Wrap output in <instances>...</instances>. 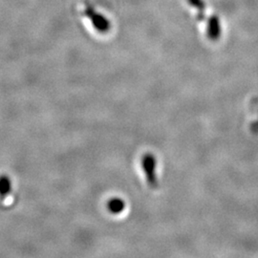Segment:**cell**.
<instances>
[{
	"label": "cell",
	"instance_id": "6da1fadb",
	"mask_svg": "<svg viewBox=\"0 0 258 258\" xmlns=\"http://www.w3.org/2000/svg\"><path fill=\"white\" fill-rule=\"evenodd\" d=\"M84 16L90 21L95 31L100 34H106L110 31L111 23L109 19L101 13L97 12L93 7L87 6L83 11Z\"/></svg>",
	"mask_w": 258,
	"mask_h": 258
},
{
	"label": "cell",
	"instance_id": "7a4b0ae2",
	"mask_svg": "<svg viewBox=\"0 0 258 258\" xmlns=\"http://www.w3.org/2000/svg\"><path fill=\"white\" fill-rule=\"evenodd\" d=\"M220 19L217 16H212L207 21V35L211 40H218L221 37Z\"/></svg>",
	"mask_w": 258,
	"mask_h": 258
},
{
	"label": "cell",
	"instance_id": "3957f363",
	"mask_svg": "<svg viewBox=\"0 0 258 258\" xmlns=\"http://www.w3.org/2000/svg\"><path fill=\"white\" fill-rule=\"evenodd\" d=\"M143 166L146 173L148 174V183L154 184L156 183L155 179V160L154 157L147 155L143 160Z\"/></svg>",
	"mask_w": 258,
	"mask_h": 258
},
{
	"label": "cell",
	"instance_id": "277c9868",
	"mask_svg": "<svg viewBox=\"0 0 258 258\" xmlns=\"http://www.w3.org/2000/svg\"><path fill=\"white\" fill-rule=\"evenodd\" d=\"M12 191V181L9 176L0 175V200L4 201Z\"/></svg>",
	"mask_w": 258,
	"mask_h": 258
},
{
	"label": "cell",
	"instance_id": "5b68a950",
	"mask_svg": "<svg viewBox=\"0 0 258 258\" xmlns=\"http://www.w3.org/2000/svg\"><path fill=\"white\" fill-rule=\"evenodd\" d=\"M107 208H108V210H109L111 213L118 214V213H120L121 211H123L124 202L119 198H115V199H112L108 202Z\"/></svg>",
	"mask_w": 258,
	"mask_h": 258
},
{
	"label": "cell",
	"instance_id": "8992f818",
	"mask_svg": "<svg viewBox=\"0 0 258 258\" xmlns=\"http://www.w3.org/2000/svg\"><path fill=\"white\" fill-rule=\"evenodd\" d=\"M187 1L194 8L197 10L198 19L203 20L205 19V10H206V5L203 0H187Z\"/></svg>",
	"mask_w": 258,
	"mask_h": 258
}]
</instances>
